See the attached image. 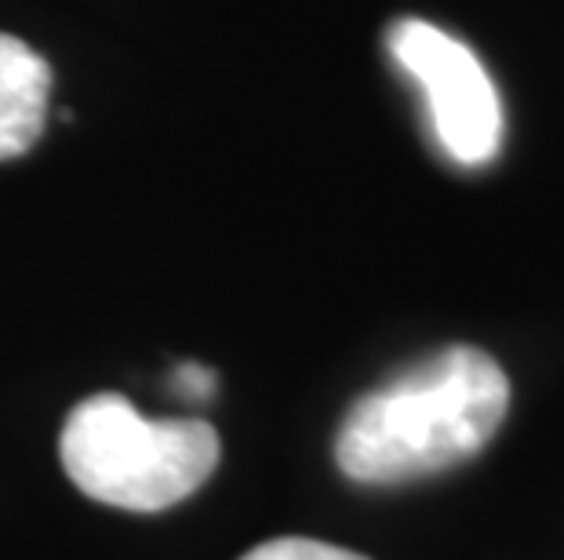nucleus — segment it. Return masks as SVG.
<instances>
[{"label":"nucleus","instance_id":"nucleus-1","mask_svg":"<svg viewBox=\"0 0 564 560\" xmlns=\"http://www.w3.org/2000/svg\"><path fill=\"white\" fill-rule=\"evenodd\" d=\"M507 408L510 383L496 356L444 345L350 404L335 433V462L371 487L434 476L474 459Z\"/></svg>","mask_w":564,"mask_h":560},{"label":"nucleus","instance_id":"nucleus-2","mask_svg":"<svg viewBox=\"0 0 564 560\" xmlns=\"http://www.w3.org/2000/svg\"><path fill=\"white\" fill-rule=\"evenodd\" d=\"M219 433L204 419H147L121 393H95L66 415L58 459L95 503L161 514L219 466Z\"/></svg>","mask_w":564,"mask_h":560},{"label":"nucleus","instance_id":"nucleus-3","mask_svg":"<svg viewBox=\"0 0 564 560\" xmlns=\"http://www.w3.org/2000/svg\"><path fill=\"white\" fill-rule=\"evenodd\" d=\"M387 47L423 91L437 146L463 168H481L502 146V102L470 47L423 19H398Z\"/></svg>","mask_w":564,"mask_h":560},{"label":"nucleus","instance_id":"nucleus-4","mask_svg":"<svg viewBox=\"0 0 564 560\" xmlns=\"http://www.w3.org/2000/svg\"><path fill=\"white\" fill-rule=\"evenodd\" d=\"M52 66L26 41L0 33V161L33 150L47 124Z\"/></svg>","mask_w":564,"mask_h":560},{"label":"nucleus","instance_id":"nucleus-5","mask_svg":"<svg viewBox=\"0 0 564 560\" xmlns=\"http://www.w3.org/2000/svg\"><path fill=\"white\" fill-rule=\"evenodd\" d=\"M241 560H368L343 546L321 542V539H303V535H284V539H270L248 550Z\"/></svg>","mask_w":564,"mask_h":560},{"label":"nucleus","instance_id":"nucleus-6","mask_svg":"<svg viewBox=\"0 0 564 560\" xmlns=\"http://www.w3.org/2000/svg\"><path fill=\"white\" fill-rule=\"evenodd\" d=\"M172 389H175L183 400H189V404L212 400V393H215V375H212V367H204V364H178V367H175V378H172Z\"/></svg>","mask_w":564,"mask_h":560}]
</instances>
